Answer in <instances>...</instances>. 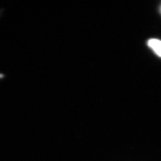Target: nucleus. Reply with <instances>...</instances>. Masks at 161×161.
I'll return each mask as SVG.
<instances>
[{"label":"nucleus","instance_id":"f257e3e1","mask_svg":"<svg viewBox=\"0 0 161 161\" xmlns=\"http://www.w3.org/2000/svg\"><path fill=\"white\" fill-rule=\"evenodd\" d=\"M148 45L159 57H161V40L158 39H151L148 41Z\"/></svg>","mask_w":161,"mask_h":161}]
</instances>
